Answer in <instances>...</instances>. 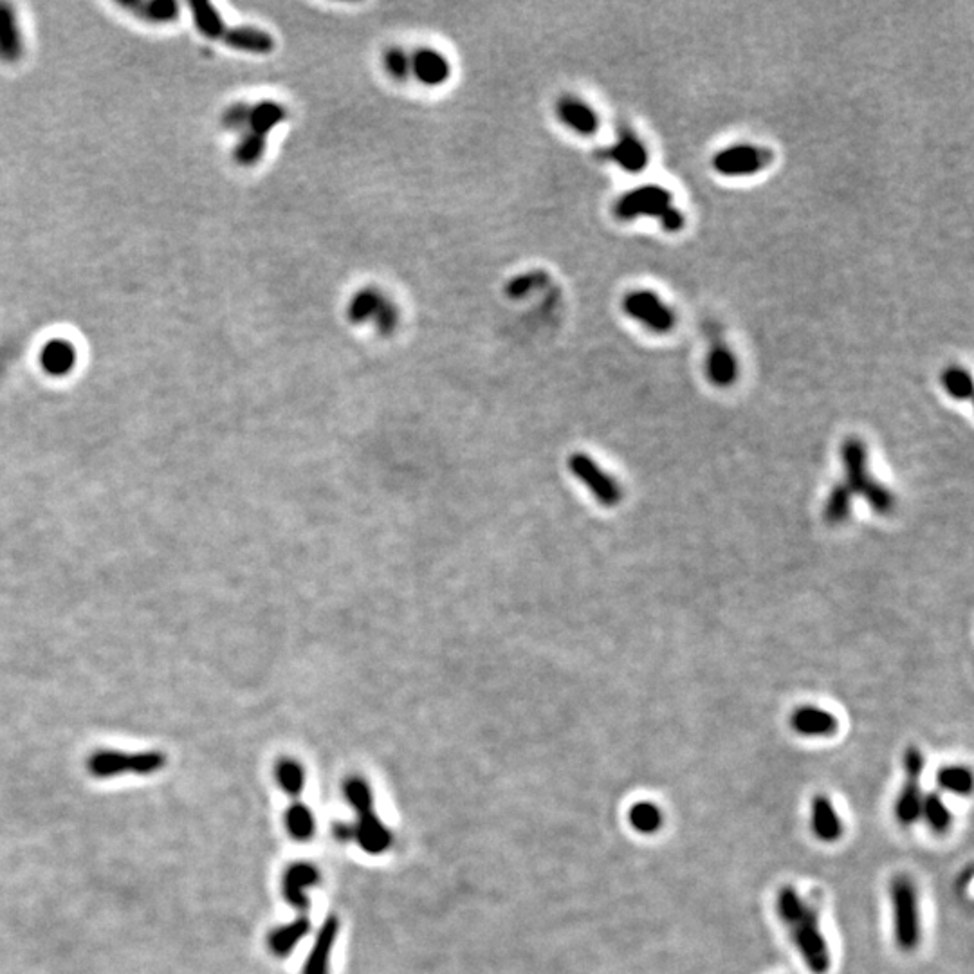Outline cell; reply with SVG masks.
<instances>
[{"label":"cell","instance_id":"obj_1","mask_svg":"<svg viewBox=\"0 0 974 974\" xmlns=\"http://www.w3.org/2000/svg\"><path fill=\"white\" fill-rule=\"evenodd\" d=\"M776 911L810 973L827 974L832 967V955L819 926L818 911L791 884L778 892Z\"/></svg>","mask_w":974,"mask_h":974},{"label":"cell","instance_id":"obj_2","mask_svg":"<svg viewBox=\"0 0 974 974\" xmlns=\"http://www.w3.org/2000/svg\"><path fill=\"white\" fill-rule=\"evenodd\" d=\"M193 24L210 40L251 55H269L275 49L273 37L253 26H228L210 2H190Z\"/></svg>","mask_w":974,"mask_h":974},{"label":"cell","instance_id":"obj_3","mask_svg":"<svg viewBox=\"0 0 974 974\" xmlns=\"http://www.w3.org/2000/svg\"><path fill=\"white\" fill-rule=\"evenodd\" d=\"M614 213L621 221L653 219L659 221L662 230L677 233L684 228V215L673 204L670 190L659 184H643L626 192L617 199Z\"/></svg>","mask_w":974,"mask_h":974},{"label":"cell","instance_id":"obj_4","mask_svg":"<svg viewBox=\"0 0 974 974\" xmlns=\"http://www.w3.org/2000/svg\"><path fill=\"white\" fill-rule=\"evenodd\" d=\"M841 460L845 469L843 482L852 495H861L875 513L890 515L895 509V497L888 487L868 473V451L861 439L850 437L841 444Z\"/></svg>","mask_w":974,"mask_h":974},{"label":"cell","instance_id":"obj_5","mask_svg":"<svg viewBox=\"0 0 974 974\" xmlns=\"http://www.w3.org/2000/svg\"><path fill=\"white\" fill-rule=\"evenodd\" d=\"M345 796L358 816L356 823H352L354 841L367 854H385L392 845V834L374 812V798L368 783L361 776H350L345 782Z\"/></svg>","mask_w":974,"mask_h":974},{"label":"cell","instance_id":"obj_6","mask_svg":"<svg viewBox=\"0 0 974 974\" xmlns=\"http://www.w3.org/2000/svg\"><path fill=\"white\" fill-rule=\"evenodd\" d=\"M893 908V937L904 953H913L920 946L922 922L917 886L910 875H895L890 884Z\"/></svg>","mask_w":974,"mask_h":974},{"label":"cell","instance_id":"obj_7","mask_svg":"<svg viewBox=\"0 0 974 974\" xmlns=\"http://www.w3.org/2000/svg\"><path fill=\"white\" fill-rule=\"evenodd\" d=\"M284 107L280 103L264 100L251 105L246 129L233 152V159L240 166H255L266 152V139L275 127L285 120Z\"/></svg>","mask_w":974,"mask_h":974},{"label":"cell","instance_id":"obj_8","mask_svg":"<svg viewBox=\"0 0 974 974\" xmlns=\"http://www.w3.org/2000/svg\"><path fill=\"white\" fill-rule=\"evenodd\" d=\"M165 765L166 756L161 751L123 753L116 749H100L89 756L87 771L98 780H109L121 774L150 776L161 771Z\"/></svg>","mask_w":974,"mask_h":974},{"label":"cell","instance_id":"obj_9","mask_svg":"<svg viewBox=\"0 0 974 974\" xmlns=\"http://www.w3.org/2000/svg\"><path fill=\"white\" fill-rule=\"evenodd\" d=\"M902 767H904V785L895 803V818L902 827H911L919 821L922 798H924L922 774H924L926 760L919 747L911 745L906 749L902 758Z\"/></svg>","mask_w":974,"mask_h":974},{"label":"cell","instance_id":"obj_10","mask_svg":"<svg viewBox=\"0 0 974 974\" xmlns=\"http://www.w3.org/2000/svg\"><path fill=\"white\" fill-rule=\"evenodd\" d=\"M569 469L581 484L589 487L592 497L603 507L619 506L623 489L616 478L599 466L587 453H574L569 457Z\"/></svg>","mask_w":974,"mask_h":974},{"label":"cell","instance_id":"obj_11","mask_svg":"<svg viewBox=\"0 0 974 974\" xmlns=\"http://www.w3.org/2000/svg\"><path fill=\"white\" fill-rule=\"evenodd\" d=\"M771 163V152L751 143L724 148L713 156L715 172L724 177H751L765 170Z\"/></svg>","mask_w":974,"mask_h":974},{"label":"cell","instance_id":"obj_12","mask_svg":"<svg viewBox=\"0 0 974 974\" xmlns=\"http://www.w3.org/2000/svg\"><path fill=\"white\" fill-rule=\"evenodd\" d=\"M623 311L646 329L666 334L675 327V313L652 291H632L623 298Z\"/></svg>","mask_w":974,"mask_h":974},{"label":"cell","instance_id":"obj_13","mask_svg":"<svg viewBox=\"0 0 974 974\" xmlns=\"http://www.w3.org/2000/svg\"><path fill=\"white\" fill-rule=\"evenodd\" d=\"M350 322L363 323L374 320L377 329L383 332H392L397 325V309L390 300H386L376 289H363L358 295L350 300L349 309Z\"/></svg>","mask_w":974,"mask_h":974},{"label":"cell","instance_id":"obj_14","mask_svg":"<svg viewBox=\"0 0 974 974\" xmlns=\"http://www.w3.org/2000/svg\"><path fill=\"white\" fill-rule=\"evenodd\" d=\"M320 881V872L314 864L295 863L291 864L284 873L282 890H284L285 901L293 904L296 910L305 915L309 911V897L305 892L313 888Z\"/></svg>","mask_w":974,"mask_h":974},{"label":"cell","instance_id":"obj_15","mask_svg":"<svg viewBox=\"0 0 974 974\" xmlns=\"http://www.w3.org/2000/svg\"><path fill=\"white\" fill-rule=\"evenodd\" d=\"M607 159L630 174H639L650 163L648 148L630 130H623L616 143L607 150Z\"/></svg>","mask_w":974,"mask_h":974},{"label":"cell","instance_id":"obj_16","mask_svg":"<svg viewBox=\"0 0 974 974\" xmlns=\"http://www.w3.org/2000/svg\"><path fill=\"white\" fill-rule=\"evenodd\" d=\"M810 828L812 834L823 843H836L843 837V821L839 818L834 803L825 794L814 796L810 803Z\"/></svg>","mask_w":974,"mask_h":974},{"label":"cell","instance_id":"obj_17","mask_svg":"<svg viewBox=\"0 0 974 974\" xmlns=\"http://www.w3.org/2000/svg\"><path fill=\"white\" fill-rule=\"evenodd\" d=\"M24 56V37L20 33L15 8L8 2H0V62L19 64Z\"/></svg>","mask_w":974,"mask_h":974},{"label":"cell","instance_id":"obj_18","mask_svg":"<svg viewBox=\"0 0 974 974\" xmlns=\"http://www.w3.org/2000/svg\"><path fill=\"white\" fill-rule=\"evenodd\" d=\"M791 726L798 735L809 738H825L836 735L839 720L836 715L814 706H801L792 713Z\"/></svg>","mask_w":974,"mask_h":974},{"label":"cell","instance_id":"obj_19","mask_svg":"<svg viewBox=\"0 0 974 974\" xmlns=\"http://www.w3.org/2000/svg\"><path fill=\"white\" fill-rule=\"evenodd\" d=\"M338 933H340V920L334 915L323 920L322 929L314 940L311 955L307 956L304 974H329L332 947L336 944Z\"/></svg>","mask_w":974,"mask_h":974},{"label":"cell","instance_id":"obj_20","mask_svg":"<svg viewBox=\"0 0 974 974\" xmlns=\"http://www.w3.org/2000/svg\"><path fill=\"white\" fill-rule=\"evenodd\" d=\"M558 118L579 136H594L599 129V118L589 103L565 96L558 103Z\"/></svg>","mask_w":974,"mask_h":974},{"label":"cell","instance_id":"obj_21","mask_svg":"<svg viewBox=\"0 0 974 974\" xmlns=\"http://www.w3.org/2000/svg\"><path fill=\"white\" fill-rule=\"evenodd\" d=\"M412 62V73L417 76L419 82L424 85H442L450 78V62L446 56L433 51V49H421L414 56H410Z\"/></svg>","mask_w":974,"mask_h":974},{"label":"cell","instance_id":"obj_22","mask_svg":"<svg viewBox=\"0 0 974 974\" xmlns=\"http://www.w3.org/2000/svg\"><path fill=\"white\" fill-rule=\"evenodd\" d=\"M706 374L715 386L726 388L738 379V361L733 350L724 343H713L706 361Z\"/></svg>","mask_w":974,"mask_h":974},{"label":"cell","instance_id":"obj_23","mask_svg":"<svg viewBox=\"0 0 974 974\" xmlns=\"http://www.w3.org/2000/svg\"><path fill=\"white\" fill-rule=\"evenodd\" d=\"M118 4L148 24H170L179 17V4L174 0H120Z\"/></svg>","mask_w":974,"mask_h":974},{"label":"cell","instance_id":"obj_24","mask_svg":"<svg viewBox=\"0 0 974 974\" xmlns=\"http://www.w3.org/2000/svg\"><path fill=\"white\" fill-rule=\"evenodd\" d=\"M40 365L49 376L64 377L76 365V349L67 340L47 341L40 352Z\"/></svg>","mask_w":974,"mask_h":974},{"label":"cell","instance_id":"obj_25","mask_svg":"<svg viewBox=\"0 0 974 974\" xmlns=\"http://www.w3.org/2000/svg\"><path fill=\"white\" fill-rule=\"evenodd\" d=\"M309 931H311V920L302 915L293 922L285 924L282 928H276L269 935L267 944H269V949L273 951V955L287 956L302 942V938L307 937Z\"/></svg>","mask_w":974,"mask_h":974},{"label":"cell","instance_id":"obj_26","mask_svg":"<svg viewBox=\"0 0 974 974\" xmlns=\"http://www.w3.org/2000/svg\"><path fill=\"white\" fill-rule=\"evenodd\" d=\"M628 823L635 832L643 836H652L664 827V814L661 807L652 801H637L628 810Z\"/></svg>","mask_w":974,"mask_h":974},{"label":"cell","instance_id":"obj_27","mask_svg":"<svg viewBox=\"0 0 974 974\" xmlns=\"http://www.w3.org/2000/svg\"><path fill=\"white\" fill-rule=\"evenodd\" d=\"M920 816L926 819L929 830L937 836H944L953 827V814L938 792H929L922 798Z\"/></svg>","mask_w":974,"mask_h":974},{"label":"cell","instance_id":"obj_28","mask_svg":"<svg viewBox=\"0 0 974 974\" xmlns=\"http://www.w3.org/2000/svg\"><path fill=\"white\" fill-rule=\"evenodd\" d=\"M938 787L955 796H969L973 791V774L962 765H949L937 772Z\"/></svg>","mask_w":974,"mask_h":974},{"label":"cell","instance_id":"obj_29","mask_svg":"<svg viewBox=\"0 0 974 974\" xmlns=\"http://www.w3.org/2000/svg\"><path fill=\"white\" fill-rule=\"evenodd\" d=\"M276 780L289 796L298 798L305 787V771L295 758H282L276 763Z\"/></svg>","mask_w":974,"mask_h":974},{"label":"cell","instance_id":"obj_30","mask_svg":"<svg viewBox=\"0 0 974 974\" xmlns=\"http://www.w3.org/2000/svg\"><path fill=\"white\" fill-rule=\"evenodd\" d=\"M285 825H287L291 837L296 841H309L314 836V830H316L313 812L300 801L293 803L287 810Z\"/></svg>","mask_w":974,"mask_h":974},{"label":"cell","instance_id":"obj_31","mask_svg":"<svg viewBox=\"0 0 974 974\" xmlns=\"http://www.w3.org/2000/svg\"><path fill=\"white\" fill-rule=\"evenodd\" d=\"M850 513H852V493L845 484H837V486L832 487V491L828 495L823 516H825L827 524L841 525L845 524Z\"/></svg>","mask_w":974,"mask_h":974},{"label":"cell","instance_id":"obj_32","mask_svg":"<svg viewBox=\"0 0 974 974\" xmlns=\"http://www.w3.org/2000/svg\"><path fill=\"white\" fill-rule=\"evenodd\" d=\"M942 386L947 394L958 401H967L973 396V379L969 372L960 367L947 368L942 372Z\"/></svg>","mask_w":974,"mask_h":974},{"label":"cell","instance_id":"obj_33","mask_svg":"<svg viewBox=\"0 0 974 974\" xmlns=\"http://www.w3.org/2000/svg\"><path fill=\"white\" fill-rule=\"evenodd\" d=\"M386 71L392 74L397 80H405L408 74L412 73V62L410 55L401 47H392L385 56Z\"/></svg>","mask_w":974,"mask_h":974},{"label":"cell","instance_id":"obj_34","mask_svg":"<svg viewBox=\"0 0 974 974\" xmlns=\"http://www.w3.org/2000/svg\"><path fill=\"white\" fill-rule=\"evenodd\" d=\"M249 109L248 103H235L228 111L222 114V125L230 132H244L248 123Z\"/></svg>","mask_w":974,"mask_h":974},{"label":"cell","instance_id":"obj_35","mask_svg":"<svg viewBox=\"0 0 974 974\" xmlns=\"http://www.w3.org/2000/svg\"><path fill=\"white\" fill-rule=\"evenodd\" d=\"M334 837L338 841H354V828H352V823H347V821H341V823H336L334 825Z\"/></svg>","mask_w":974,"mask_h":974}]
</instances>
